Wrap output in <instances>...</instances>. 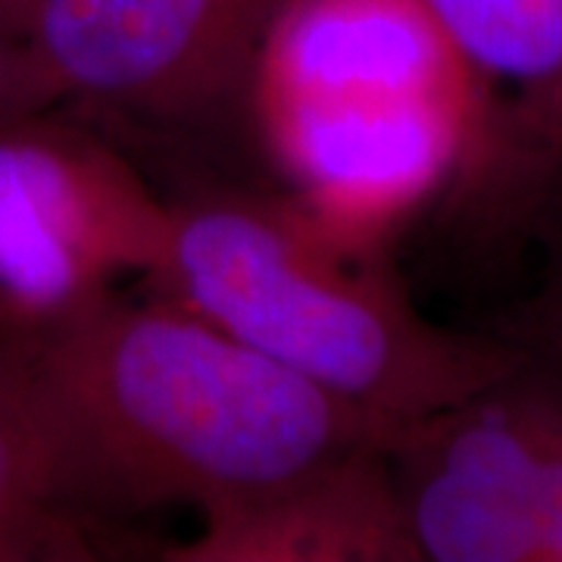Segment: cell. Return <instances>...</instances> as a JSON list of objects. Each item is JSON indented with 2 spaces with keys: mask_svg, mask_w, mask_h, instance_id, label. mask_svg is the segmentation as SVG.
I'll list each match as a JSON object with an SVG mask.
<instances>
[{
  "mask_svg": "<svg viewBox=\"0 0 562 562\" xmlns=\"http://www.w3.org/2000/svg\"><path fill=\"white\" fill-rule=\"evenodd\" d=\"M457 98L460 60L422 0H284L257 60L250 103Z\"/></svg>",
  "mask_w": 562,
  "mask_h": 562,
  "instance_id": "obj_7",
  "label": "cell"
},
{
  "mask_svg": "<svg viewBox=\"0 0 562 562\" xmlns=\"http://www.w3.org/2000/svg\"><path fill=\"white\" fill-rule=\"evenodd\" d=\"M79 519L260 501L391 431L179 303L106 291L3 341Z\"/></svg>",
  "mask_w": 562,
  "mask_h": 562,
  "instance_id": "obj_1",
  "label": "cell"
},
{
  "mask_svg": "<svg viewBox=\"0 0 562 562\" xmlns=\"http://www.w3.org/2000/svg\"><path fill=\"white\" fill-rule=\"evenodd\" d=\"M44 103H50V94L32 66L25 41L0 25V128L32 120Z\"/></svg>",
  "mask_w": 562,
  "mask_h": 562,
  "instance_id": "obj_11",
  "label": "cell"
},
{
  "mask_svg": "<svg viewBox=\"0 0 562 562\" xmlns=\"http://www.w3.org/2000/svg\"><path fill=\"white\" fill-rule=\"evenodd\" d=\"M284 0H32L25 50L50 101L206 125L250 101Z\"/></svg>",
  "mask_w": 562,
  "mask_h": 562,
  "instance_id": "obj_4",
  "label": "cell"
},
{
  "mask_svg": "<svg viewBox=\"0 0 562 562\" xmlns=\"http://www.w3.org/2000/svg\"><path fill=\"white\" fill-rule=\"evenodd\" d=\"M29 16H32V0H0V25L16 38L25 35Z\"/></svg>",
  "mask_w": 562,
  "mask_h": 562,
  "instance_id": "obj_13",
  "label": "cell"
},
{
  "mask_svg": "<svg viewBox=\"0 0 562 562\" xmlns=\"http://www.w3.org/2000/svg\"><path fill=\"white\" fill-rule=\"evenodd\" d=\"M543 562H562V462L557 472L553 503L547 513V528H543Z\"/></svg>",
  "mask_w": 562,
  "mask_h": 562,
  "instance_id": "obj_12",
  "label": "cell"
},
{
  "mask_svg": "<svg viewBox=\"0 0 562 562\" xmlns=\"http://www.w3.org/2000/svg\"><path fill=\"white\" fill-rule=\"evenodd\" d=\"M172 562H419L384 447L284 484L260 501L203 516Z\"/></svg>",
  "mask_w": 562,
  "mask_h": 562,
  "instance_id": "obj_8",
  "label": "cell"
},
{
  "mask_svg": "<svg viewBox=\"0 0 562 562\" xmlns=\"http://www.w3.org/2000/svg\"><path fill=\"white\" fill-rule=\"evenodd\" d=\"M91 560V543L57 491L50 450L0 344V562Z\"/></svg>",
  "mask_w": 562,
  "mask_h": 562,
  "instance_id": "obj_9",
  "label": "cell"
},
{
  "mask_svg": "<svg viewBox=\"0 0 562 562\" xmlns=\"http://www.w3.org/2000/svg\"><path fill=\"white\" fill-rule=\"evenodd\" d=\"M169 203L98 140L0 128V294L25 325L113 291L157 266Z\"/></svg>",
  "mask_w": 562,
  "mask_h": 562,
  "instance_id": "obj_5",
  "label": "cell"
},
{
  "mask_svg": "<svg viewBox=\"0 0 562 562\" xmlns=\"http://www.w3.org/2000/svg\"><path fill=\"white\" fill-rule=\"evenodd\" d=\"M419 562H543L562 379L541 353L384 443Z\"/></svg>",
  "mask_w": 562,
  "mask_h": 562,
  "instance_id": "obj_3",
  "label": "cell"
},
{
  "mask_svg": "<svg viewBox=\"0 0 562 562\" xmlns=\"http://www.w3.org/2000/svg\"><path fill=\"white\" fill-rule=\"evenodd\" d=\"M541 216H547L550 225V266H547L543 291L531 303L528 325L522 328V335H516V341H522L528 350L562 360V172L543 203Z\"/></svg>",
  "mask_w": 562,
  "mask_h": 562,
  "instance_id": "obj_10",
  "label": "cell"
},
{
  "mask_svg": "<svg viewBox=\"0 0 562 562\" xmlns=\"http://www.w3.org/2000/svg\"><path fill=\"white\" fill-rule=\"evenodd\" d=\"M422 3L469 91V138L447 210L482 235L531 225L562 172V0Z\"/></svg>",
  "mask_w": 562,
  "mask_h": 562,
  "instance_id": "obj_6",
  "label": "cell"
},
{
  "mask_svg": "<svg viewBox=\"0 0 562 562\" xmlns=\"http://www.w3.org/2000/svg\"><path fill=\"white\" fill-rule=\"evenodd\" d=\"M166 301L384 425L391 438L519 369L516 338L422 316L366 238L291 198L172 203L150 276Z\"/></svg>",
  "mask_w": 562,
  "mask_h": 562,
  "instance_id": "obj_2",
  "label": "cell"
}]
</instances>
